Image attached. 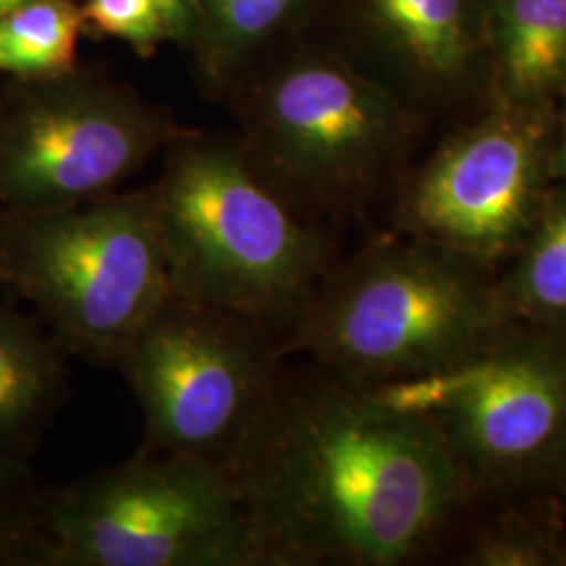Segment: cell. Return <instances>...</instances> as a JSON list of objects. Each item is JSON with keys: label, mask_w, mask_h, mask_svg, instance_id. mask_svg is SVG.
I'll use <instances>...</instances> for the list:
<instances>
[{"label": "cell", "mask_w": 566, "mask_h": 566, "mask_svg": "<svg viewBox=\"0 0 566 566\" xmlns=\"http://www.w3.org/2000/svg\"><path fill=\"white\" fill-rule=\"evenodd\" d=\"M82 11L70 0H30L0 15V72L55 78L76 60Z\"/></svg>", "instance_id": "5bb4252c"}, {"label": "cell", "mask_w": 566, "mask_h": 566, "mask_svg": "<svg viewBox=\"0 0 566 566\" xmlns=\"http://www.w3.org/2000/svg\"><path fill=\"white\" fill-rule=\"evenodd\" d=\"M154 189L175 296L263 325L283 344L338 261L324 224L229 139L175 143Z\"/></svg>", "instance_id": "7a4b0ae2"}, {"label": "cell", "mask_w": 566, "mask_h": 566, "mask_svg": "<svg viewBox=\"0 0 566 566\" xmlns=\"http://www.w3.org/2000/svg\"><path fill=\"white\" fill-rule=\"evenodd\" d=\"M0 283L70 357L114 365L172 294L156 189L41 214L0 212Z\"/></svg>", "instance_id": "277c9868"}, {"label": "cell", "mask_w": 566, "mask_h": 566, "mask_svg": "<svg viewBox=\"0 0 566 566\" xmlns=\"http://www.w3.org/2000/svg\"><path fill=\"white\" fill-rule=\"evenodd\" d=\"M44 566H259L223 465L142 453L46 491Z\"/></svg>", "instance_id": "5b68a950"}, {"label": "cell", "mask_w": 566, "mask_h": 566, "mask_svg": "<svg viewBox=\"0 0 566 566\" xmlns=\"http://www.w3.org/2000/svg\"><path fill=\"white\" fill-rule=\"evenodd\" d=\"M371 7L386 32L426 72L453 76L462 70L464 0H371Z\"/></svg>", "instance_id": "9a60e30c"}, {"label": "cell", "mask_w": 566, "mask_h": 566, "mask_svg": "<svg viewBox=\"0 0 566 566\" xmlns=\"http://www.w3.org/2000/svg\"><path fill=\"white\" fill-rule=\"evenodd\" d=\"M70 353L36 315L0 304V458L28 462L70 397Z\"/></svg>", "instance_id": "8fae6325"}, {"label": "cell", "mask_w": 566, "mask_h": 566, "mask_svg": "<svg viewBox=\"0 0 566 566\" xmlns=\"http://www.w3.org/2000/svg\"><path fill=\"white\" fill-rule=\"evenodd\" d=\"M81 11L84 21L93 23L103 34L143 51L170 36L156 0H86Z\"/></svg>", "instance_id": "d6986e66"}, {"label": "cell", "mask_w": 566, "mask_h": 566, "mask_svg": "<svg viewBox=\"0 0 566 566\" xmlns=\"http://www.w3.org/2000/svg\"><path fill=\"white\" fill-rule=\"evenodd\" d=\"M163 9L168 34L185 39L198 30V0H156Z\"/></svg>", "instance_id": "ffe728a7"}, {"label": "cell", "mask_w": 566, "mask_h": 566, "mask_svg": "<svg viewBox=\"0 0 566 566\" xmlns=\"http://www.w3.org/2000/svg\"><path fill=\"white\" fill-rule=\"evenodd\" d=\"M512 259L497 283L510 322L566 334V185L546 196Z\"/></svg>", "instance_id": "4fadbf2b"}, {"label": "cell", "mask_w": 566, "mask_h": 566, "mask_svg": "<svg viewBox=\"0 0 566 566\" xmlns=\"http://www.w3.org/2000/svg\"><path fill=\"white\" fill-rule=\"evenodd\" d=\"M374 388L437 426L472 483L566 481V334L507 325L460 364Z\"/></svg>", "instance_id": "52a82bcc"}, {"label": "cell", "mask_w": 566, "mask_h": 566, "mask_svg": "<svg viewBox=\"0 0 566 566\" xmlns=\"http://www.w3.org/2000/svg\"><path fill=\"white\" fill-rule=\"evenodd\" d=\"M549 154L546 122L535 105L507 103L426 164L405 196L397 227L405 238L483 269L507 261L546 200Z\"/></svg>", "instance_id": "30bf717a"}, {"label": "cell", "mask_w": 566, "mask_h": 566, "mask_svg": "<svg viewBox=\"0 0 566 566\" xmlns=\"http://www.w3.org/2000/svg\"><path fill=\"white\" fill-rule=\"evenodd\" d=\"M245 156L306 219L348 212L376 189L403 139L399 105L332 61H301L243 103Z\"/></svg>", "instance_id": "ba28073f"}, {"label": "cell", "mask_w": 566, "mask_h": 566, "mask_svg": "<svg viewBox=\"0 0 566 566\" xmlns=\"http://www.w3.org/2000/svg\"><path fill=\"white\" fill-rule=\"evenodd\" d=\"M549 175L558 177L566 182V114L563 122V130L558 135V142L552 145V154H549Z\"/></svg>", "instance_id": "44dd1931"}, {"label": "cell", "mask_w": 566, "mask_h": 566, "mask_svg": "<svg viewBox=\"0 0 566 566\" xmlns=\"http://www.w3.org/2000/svg\"><path fill=\"white\" fill-rule=\"evenodd\" d=\"M566 491V481L560 485ZM558 566H566V525L560 533V552H558Z\"/></svg>", "instance_id": "7402d4cb"}, {"label": "cell", "mask_w": 566, "mask_h": 566, "mask_svg": "<svg viewBox=\"0 0 566 566\" xmlns=\"http://www.w3.org/2000/svg\"><path fill=\"white\" fill-rule=\"evenodd\" d=\"M0 109V212L41 214L116 193L172 130L163 114L99 82L57 81Z\"/></svg>", "instance_id": "9c48e42d"}, {"label": "cell", "mask_w": 566, "mask_h": 566, "mask_svg": "<svg viewBox=\"0 0 566 566\" xmlns=\"http://www.w3.org/2000/svg\"><path fill=\"white\" fill-rule=\"evenodd\" d=\"M44 502L28 464L0 458V565L44 566Z\"/></svg>", "instance_id": "2e32d148"}, {"label": "cell", "mask_w": 566, "mask_h": 566, "mask_svg": "<svg viewBox=\"0 0 566 566\" xmlns=\"http://www.w3.org/2000/svg\"><path fill=\"white\" fill-rule=\"evenodd\" d=\"M301 0H198V28L221 53H240L266 39Z\"/></svg>", "instance_id": "e0dca14e"}, {"label": "cell", "mask_w": 566, "mask_h": 566, "mask_svg": "<svg viewBox=\"0 0 566 566\" xmlns=\"http://www.w3.org/2000/svg\"><path fill=\"white\" fill-rule=\"evenodd\" d=\"M560 535L526 523L491 526L464 556L472 566H558Z\"/></svg>", "instance_id": "ac0fdd59"}, {"label": "cell", "mask_w": 566, "mask_h": 566, "mask_svg": "<svg viewBox=\"0 0 566 566\" xmlns=\"http://www.w3.org/2000/svg\"><path fill=\"white\" fill-rule=\"evenodd\" d=\"M25 2H30V0H0V15H4L7 11H11L20 4H25Z\"/></svg>", "instance_id": "603a6c76"}, {"label": "cell", "mask_w": 566, "mask_h": 566, "mask_svg": "<svg viewBox=\"0 0 566 566\" xmlns=\"http://www.w3.org/2000/svg\"><path fill=\"white\" fill-rule=\"evenodd\" d=\"M497 34L507 102L535 105L566 84V0H500Z\"/></svg>", "instance_id": "7c38bea8"}, {"label": "cell", "mask_w": 566, "mask_h": 566, "mask_svg": "<svg viewBox=\"0 0 566 566\" xmlns=\"http://www.w3.org/2000/svg\"><path fill=\"white\" fill-rule=\"evenodd\" d=\"M229 472L259 566L413 563L472 483L422 413L317 365L283 367Z\"/></svg>", "instance_id": "6da1fadb"}, {"label": "cell", "mask_w": 566, "mask_h": 566, "mask_svg": "<svg viewBox=\"0 0 566 566\" xmlns=\"http://www.w3.org/2000/svg\"><path fill=\"white\" fill-rule=\"evenodd\" d=\"M483 271L405 235L367 243L332 264L283 350L365 386L441 371L512 325Z\"/></svg>", "instance_id": "3957f363"}, {"label": "cell", "mask_w": 566, "mask_h": 566, "mask_svg": "<svg viewBox=\"0 0 566 566\" xmlns=\"http://www.w3.org/2000/svg\"><path fill=\"white\" fill-rule=\"evenodd\" d=\"M283 344L263 325L170 296L122 348L142 409V453L231 468L282 378Z\"/></svg>", "instance_id": "8992f818"}]
</instances>
